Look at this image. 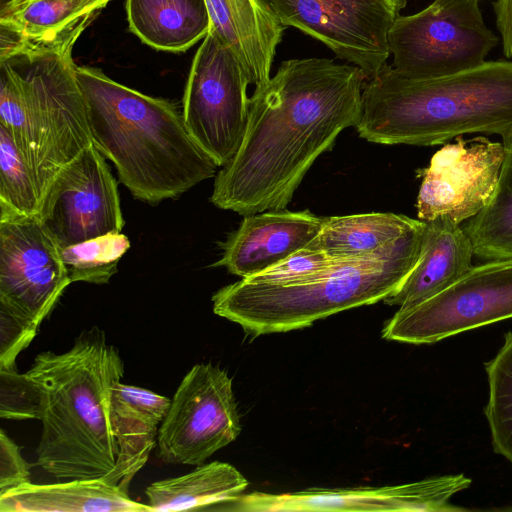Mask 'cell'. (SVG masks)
I'll return each instance as SVG.
<instances>
[{"mask_svg": "<svg viewBox=\"0 0 512 512\" xmlns=\"http://www.w3.org/2000/svg\"><path fill=\"white\" fill-rule=\"evenodd\" d=\"M366 80L331 59L281 62L250 97L243 140L217 172L210 202L242 216L285 209L315 160L359 122Z\"/></svg>", "mask_w": 512, "mask_h": 512, "instance_id": "1", "label": "cell"}, {"mask_svg": "<svg viewBox=\"0 0 512 512\" xmlns=\"http://www.w3.org/2000/svg\"><path fill=\"white\" fill-rule=\"evenodd\" d=\"M93 145L135 199H177L216 176L217 165L190 135L174 102L145 95L101 69L76 66Z\"/></svg>", "mask_w": 512, "mask_h": 512, "instance_id": "2", "label": "cell"}, {"mask_svg": "<svg viewBox=\"0 0 512 512\" xmlns=\"http://www.w3.org/2000/svg\"><path fill=\"white\" fill-rule=\"evenodd\" d=\"M378 144L433 146L465 134L512 132V61L414 79L384 65L366 80L355 126Z\"/></svg>", "mask_w": 512, "mask_h": 512, "instance_id": "3", "label": "cell"}, {"mask_svg": "<svg viewBox=\"0 0 512 512\" xmlns=\"http://www.w3.org/2000/svg\"><path fill=\"white\" fill-rule=\"evenodd\" d=\"M27 373L44 397L37 466L64 480L110 473L118 455L110 395L124 374L117 348L94 330L63 353L38 354Z\"/></svg>", "mask_w": 512, "mask_h": 512, "instance_id": "4", "label": "cell"}, {"mask_svg": "<svg viewBox=\"0 0 512 512\" xmlns=\"http://www.w3.org/2000/svg\"><path fill=\"white\" fill-rule=\"evenodd\" d=\"M425 222L372 254L347 258L297 284L242 279L212 296L213 312L253 337L302 329L338 312L392 295L418 261Z\"/></svg>", "mask_w": 512, "mask_h": 512, "instance_id": "5", "label": "cell"}, {"mask_svg": "<svg viewBox=\"0 0 512 512\" xmlns=\"http://www.w3.org/2000/svg\"><path fill=\"white\" fill-rule=\"evenodd\" d=\"M73 46L0 60V126L26 161L42 201L60 170L93 144Z\"/></svg>", "mask_w": 512, "mask_h": 512, "instance_id": "6", "label": "cell"}, {"mask_svg": "<svg viewBox=\"0 0 512 512\" xmlns=\"http://www.w3.org/2000/svg\"><path fill=\"white\" fill-rule=\"evenodd\" d=\"M388 44L401 75L424 79L483 64L499 38L485 25L479 0H434L416 14L400 15Z\"/></svg>", "mask_w": 512, "mask_h": 512, "instance_id": "7", "label": "cell"}, {"mask_svg": "<svg viewBox=\"0 0 512 512\" xmlns=\"http://www.w3.org/2000/svg\"><path fill=\"white\" fill-rule=\"evenodd\" d=\"M249 78L230 48L209 30L183 95V118L197 145L218 167L238 151L249 118Z\"/></svg>", "mask_w": 512, "mask_h": 512, "instance_id": "8", "label": "cell"}, {"mask_svg": "<svg viewBox=\"0 0 512 512\" xmlns=\"http://www.w3.org/2000/svg\"><path fill=\"white\" fill-rule=\"evenodd\" d=\"M512 318V259L472 266L451 286L428 300L398 309L382 337L412 344L444 338Z\"/></svg>", "mask_w": 512, "mask_h": 512, "instance_id": "9", "label": "cell"}, {"mask_svg": "<svg viewBox=\"0 0 512 512\" xmlns=\"http://www.w3.org/2000/svg\"><path fill=\"white\" fill-rule=\"evenodd\" d=\"M241 432L232 379L211 363L194 365L180 382L157 437V456L200 465Z\"/></svg>", "mask_w": 512, "mask_h": 512, "instance_id": "10", "label": "cell"}, {"mask_svg": "<svg viewBox=\"0 0 512 512\" xmlns=\"http://www.w3.org/2000/svg\"><path fill=\"white\" fill-rule=\"evenodd\" d=\"M283 25L319 40L372 78L390 56L389 31L406 0H269Z\"/></svg>", "mask_w": 512, "mask_h": 512, "instance_id": "11", "label": "cell"}, {"mask_svg": "<svg viewBox=\"0 0 512 512\" xmlns=\"http://www.w3.org/2000/svg\"><path fill=\"white\" fill-rule=\"evenodd\" d=\"M38 217L60 248L122 232L118 182L93 144L60 170Z\"/></svg>", "mask_w": 512, "mask_h": 512, "instance_id": "12", "label": "cell"}, {"mask_svg": "<svg viewBox=\"0 0 512 512\" xmlns=\"http://www.w3.org/2000/svg\"><path fill=\"white\" fill-rule=\"evenodd\" d=\"M69 284L61 248L38 216L0 221V306L40 325Z\"/></svg>", "mask_w": 512, "mask_h": 512, "instance_id": "13", "label": "cell"}, {"mask_svg": "<svg viewBox=\"0 0 512 512\" xmlns=\"http://www.w3.org/2000/svg\"><path fill=\"white\" fill-rule=\"evenodd\" d=\"M455 139L439 149L420 173L416 208L422 221L447 216L460 224L476 216L495 191L503 143L484 136Z\"/></svg>", "mask_w": 512, "mask_h": 512, "instance_id": "14", "label": "cell"}, {"mask_svg": "<svg viewBox=\"0 0 512 512\" xmlns=\"http://www.w3.org/2000/svg\"><path fill=\"white\" fill-rule=\"evenodd\" d=\"M463 474L445 475L407 484L379 488L306 489L273 494L255 491L241 495L225 510L243 512L303 511H465L451 497L468 488Z\"/></svg>", "mask_w": 512, "mask_h": 512, "instance_id": "15", "label": "cell"}, {"mask_svg": "<svg viewBox=\"0 0 512 512\" xmlns=\"http://www.w3.org/2000/svg\"><path fill=\"white\" fill-rule=\"evenodd\" d=\"M326 217L308 210H269L244 216L239 228L221 244L213 266L248 278L307 247L320 233Z\"/></svg>", "mask_w": 512, "mask_h": 512, "instance_id": "16", "label": "cell"}, {"mask_svg": "<svg viewBox=\"0 0 512 512\" xmlns=\"http://www.w3.org/2000/svg\"><path fill=\"white\" fill-rule=\"evenodd\" d=\"M111 0H19L0 11V60L74 46Z\"/></svg>", "mask_w": 512, "mask_h": 512, "instance_id": "17", "label": "cell"}, {"mask_svg": "<svg viewBox=\"0 0 512 512\" xmlns=\"http://www.w3.org/2000/svg\"><path fill=\"white\" fill-rule=\"evenodd\" d=\"M212 30L232 50L250 84L270 79L276 48L286 28L269 0H206Z\"/></svg>", "mask_w": 512, "mask_h": 512, "instance_id": "18", "label": "cell"}, {"mask_svg": "<svg viewBox=\"0 0 512 512\" xmlns=\"http://www.w3.org/2000/svg\"><path fill=\"white\" fill-rule=\"evenodd\" d=\"M421 251L401 286L383 301L406 309L442 292L473 266L472 243L460 224L447 216L424 221Z\"/></svg>", "mask_w": 512, "mask_h": 512, "instance_id": "19", "label": "cell"}, {"mask_svg": "<svg viewBox=\"0 0 512 512\" xmlns=\"http://www.w3.org/2000/svg\"><path fill=\"white\" fill-rule=\"evenodd\" d=\"M171 399L153 391L116 383L111 391L109 417L117 441L118 455L110 473L103 476L128 491L134 476L157 444L162 423Z\"/></svg>", "mask_w": 512, "mask_h": 512, "instance_id": "20", "label": "cell"}, {"mask_svg": "<svg viewBox=\"0 0 512 512\" xmlns=\"http://www.w3.org/2000/svg\"><path fill=\"white\" fill-rule=\"evenodd\" d=\"M152 512L104 477L54 484L31 482L0 494V512Z\"/></svg>", "mask_w": 512, "mask_h": 512, "instance_id": "21", "label": "cell"}, {"mask_svg": "<svg viewBox=\"0 0 512 512\" xmlns=\"http://www.w3.org/2000/svg\"><path fill=\"white\" fill-rule=\"evenodd\" d=\"M129 30L161 51L184 52L211 27L206 0H126Z\"/></svg>", "mask_w": 512, "mask_h": 512, "instance_id": "22", "label": "cell"}, {"mask_svg": "<svg viewBox=\"0 0 512 512\" xmlns=\"http://www.w3.org/2000/svg\"><path fill=\"white\" fill-rule=\"evenodd\" d=\"M247 486V479L234 466L213 461L187 474L153 482L145 494L152 512L187 511L229 504Z\"/></svg>", "mask_w": 512, "mask_h": 512, "instance_id": "23", "label": "cell"}, {"mask_svg": "<svg viewBox=\"0 0 512 512\" xmlns=\"http://www.w3.org/2000/svg\"><path fill=\"white\" fill-rule=\"evenodd\" d=\"M391 212L326 217L320 233L307 246L333 258H357L374 253L422 224Z\"/></svg>", "mask_w": 512, "mask_h": 512, "instance_id": "24", "label": "cell"}, {"mask_svg": "<svg viewBox=\"0 0 512 512\" xmlns=\"http://www.w3.org/2000/svg\"><path fill=\"white\" fill-rule=\"evenodd\" d=\"M501 138L505 152L495 191L464 228L483 262L512 259V132Z\"/></svg>", "mask_w": 512, "mask_h": 512, "instance_id": "25", "label": "cell"}, {"mask_svg": "<svg viewBox=\"0 0 512 512\" xmlns=\"http://www.w3.org/2000/svg\"><path fill=\"white\" fill-rule=\"evenodd\" d=\"M33 175L7 130L0 126V221L39 216Z\"/></svg>", "mask_w": 512, "mask_h": 512, "instance_id": "26", "label": "cell"}, {"mask_svg": "<svg viewBox=\"0 0 512 512\" xmlns=\"http://www.w3.org/2000/svg\"><path fill=\"white\" fill-rule=\"evenodd\" d=\"M489 400L484 409L489 423L494 452L512 466V331L504 336L497 355L485 363Z\"/></svg>", "mask_w": 512, "mask_h": 512, "instance_id": "27", "label": "cell"}, {"mask_svg": "<svg viewBox=\"0 0 512 512\" xmlns=\"http://www.w3.org/2000/svg\"><path fill=\"white\" fill-rule=\"evenodd\" d=\"M129 248L126 235L110 233L61 248V257L71 283L106 284Z\"/></svg>", "mask_w": 512, "mask_h": 512, "instance_id": "28", "label": "cell"}, {"mask_svg": "<svg viewBox=\"0 0 512 512\" xmlns=\"http://www.w3.org/2000/svg\"><path fill=\"white\" fill-rule=\"evenodd\" d=\"M43 391L26 372L0 369V417L9 420L41 419Z\"/></svg>", "mask_w": 512, "mask_h": 512, "instance_id": "29", "label": "cell"}, {"mask_svg": "<svg viewBox=\"0 0 512 512\" xmlns=\"http://www.w3.org/2000/svg\"><path fill=\"white\" fill-rule=\"evenodd\" d=\"M343 260L333 258L324 251L305 247L263 272L242 279L271 285L297 284L316 277Z\"/></svg>", "mask_w": 512, "mask_h": 512, "instance_id": "30", "label": "cell"}, {"mask_svg": "<svg viewBox=\"0 0 512 512\" xmlns=\"http://www.w3.org/2000/svg\"><path fill=\"white\" fill-rule=\"evenodd\" d=\"M39 325L0 306V369L15 368L20 352L36 336Z\"/></svg>", "mask_w": 512, "mask_h": 512, "instance_id": "31", "label": "cell"}, {"mask_svg": "<svg viewBox=\"0 0 512 512\" xmlns=\"http://www.w3.org/2000/svg\"><path fill=\"white\" fill-rule=\"evenodd\" d=\"M30 467L18 445L0 430V494L31 482Z\"/></svg>", "mask_w": 512, "mask_h": 512, "instance_id": "32", "label": "cell"}, {"mask_svg": "<svg viewBox=\"0 0 512 512\" xmlns=\"http://www.w3.org/2000/svg\"><path fill=\"white\" fill-rule=\"evenodd\" d=\"M496 26L501 35L503 54L512 58V0L493 2Z\"/></svg>", "mask_w": 512, "mask_h": 512, "instance_id": "33", "label": "cell"}, {"mask_svg": "<svg viewBox=\"0 0 512 512\" xmlns=\"http://www.w3.org/2000/svg\"><path fill=\"white\" fill-rule=\"evenodd\" d=\"M17 1H19V0H0V11H3L7 7L16 3Z\"/></svg>", "mask_w": 512, "mask_h": 512, "instance_id": "34", "label": "cell"}]
</instances>
